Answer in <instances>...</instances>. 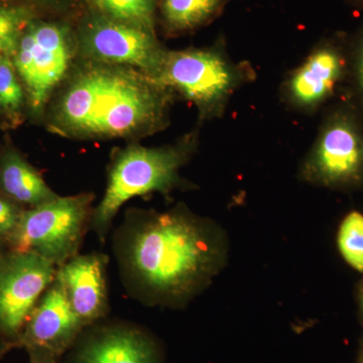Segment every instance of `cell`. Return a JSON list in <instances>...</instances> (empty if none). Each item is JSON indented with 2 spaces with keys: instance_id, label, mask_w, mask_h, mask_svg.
I'll return each instance as SVG.
<instances>
[{
  "instance_id": "cell-23",
  "label": "cell",
  "mask_w": 363,
  "mask_h": 363,
  "mask_svg": "<svg viewBox=\"0 0 363 363\" xmlns=\"http://www.w3.org/2000/svg\"><path fill=\"white\" fill-rule=\"evenodd\" d=\"M30 363H60L59 358L40 351H28Z\"/></svg>"
},
{
  "instance_id": "cell-9",
  "label": "cell",
  "mask_w": 363,
  "mask_h": 363,
  "mask_svg": "<svg viewBox=\"0 0 363 363\" xmlns=\"http://www.w3.org/2000/svg\"><path fill=\"white\" fill-rule=\"evenodd\" d=\"M56 272V266L37 253L11 252L0 257V338L11 348Z\"/></svg>"
},
{
  "instance_id": "cell-16",
  "label": "cell",
  "mask_w": 363,
  "mask_h": 363,
  "mask_svg": "<svg viewBox=\"0 0 363 363\" xmlns=\"http://www.w3.org/2000/svg\"><path fill=\"white\" fill-rule=\"evenodd\" d=\"M90 11L121 23L155 30L157 0H82Z\"/></svg>"
},
{
  "instance_id": "cell-8",
  "label": "cell",
  "mask_w": 363,
  "mask_h": 363,
  "mask_svg": "<svg viewBox=\"0 0 363 363\" xmlns=\"http://www.w3.org/2000/svg\"><path fill=\"white\" fill-rule=\"evenodd\" d=\"M78 42L99 63L130 67L154 79L167 50L155 30L105 18L90 11L79 26Z\"/></svg>"
},
{
  "instance_id": "cell-21",
  "label": "cell",
  "mask_w": 363,
  "mask_h": 363,
  "mask_svg": "<svg viewBox=\"0 0 363 363\" xmlns=\"http://www.w3.org/2000/svg\"><path fill=\"white\" fill-rule=\"evenodd\" d=\"M23 212L11 200L0 197V238L7 240L11 238Z\"/></svg>"
},
{
  "instance_id": "cell-5",
  "label": "cell",
  "mask_w": 363,
  "mask_h": 363,
  "mask_svg": "<svg viewBox=\"0 0 363 363\" xmlns=\"http://www.w3.org/2000/svg\"><path fill=\"white\" fill-rule=\"evenodd\" d=\"M93 195L58 197L21 214L7 240L11 252H33L61 267L79 255L92 220Z\"/></svg>"
},
{
  "instance_id": "cell-20",
  "label": "cell",
  "mask_w": 363,
  "mask_h": 363,
  "mask_svg": "<svg viewBox=\"0 0 363 363\" xmlns=\"http://www.w3.org/2000/svg\"><path fill=\"white\" fill-rule=\"evenodd\" d=\"M23 99L25 95L13 60L4 57L0 60V111L16 121L21 116Z\"/></svg>"
},
{
  "instance_id": "cell-27",
  "label": "cell",
  "mask_w": 363,
  "mask_h": 363,
  "mask_svg": "<svg viewBox=\"0 0 363 363\" xmlns=\"http://www.w3.org/2000/svg\"><path fill=\"white\" fill-rule=\"evenodd\" d=\"M357 363H363V344H362V350H360L359 357H358Z\"/></svg>"
},
{
  "instance_id": "cell-10",
  "label": "cell",
  "mask_w": 363,
  "mask_h": 363,
  "mask_svg": "<svg viewBox=\"0 0 363 363\" xmlns=\"http://www.w3.org/2000/svg\"><path fill=\"white\" fill-rule=\"evenodd\" d=\"M347 35L319 40L304 61L286 76L279 88L283 104L298 113H316L347 76Z\"/></svg>"
},
{
  "instance_id": "cell-13",
  "label": "cell",
  "mask_w": 363,
  "mask_h": 363,
  "mask_svg": "<svg viewBox=\"0 0 363 363\" xmlns=\"http://www.w3.org/2000/svg\"><path fill=\"white\" fill-rule=\"evenodd\" d=\"M55 279L63 286L72 309L86 327L106 316L109 302L105 255H77L57 267Z\"/></svg>"
},
{
  "instance_id": "cell-14",
  "label": "cell",
  "mask_w": 363,
  "mask_h": 363,
  "mask_svg": "<svg viewBox=\"0 0 363 363\" xmlns=\"http://www.w3.org/2000/svg\"><path fill=\"white\" fill-rule=\"evenodd\" d=\"M0 187L11 201L38 207L58 195L32 164L16 152H6L0 164Z\"/></svg>"
},
{
  "instance_id": "cell-6",
  "label": "cell",
  "mask_w": 363,
  "mask_h": 363,
  "mask_svg": "<svg viewBox=\"0 0 363 363\" xmlns=\"http://www.w3.org/2000/svg\"><path fill=\"white\" fill-rule=\"evenodd\" d=\"M298 178L328 189L363 185V121L352 105H339L324 117Z\"/></svg>"
},
{
  "instance_id": "cell-24",
  "label": "cell",
  "mask_w": 363,
  "mask_h": 363,
  "mask_svg": "<svg viewBox=\"0 0 363 363\" xmlns=\"http://www.w3.org/2000/svg\"><path fill=\"white\" fill-rule=\"evenodd\" d=\"M358 302H359L360 313H362L363 321V279L360 283L359 288H358Z\"/></svg>"
},
{
  "instance_id": "cell-4",
  "label": "cell",
  "mask_w": 363,
  "mask_h": 363,
  "mask_svg": "<svg viewBox=\"0 0 363 363\" xmlns=\"http://www.w3.org/2000/svg\"><path fill=\"white\" fill-rule=\"evenodd\" d=\"M255 79L252 65L231 59L219 40L212 47L167 50L154 80L192 102L201 121H213L223 117L234 94Z\"/></svg>"
},
{
  "instance_id": "cell-26",
  "label": "cell",
  "mask_w": 363,
  "mask_h": 363,
  "mask_svg": "<svg viewBox=\"0 0 363 363\" xmlns=\"http://www.w3.org/2000/svg\"><path fill=\"white\" fill-rule=\"evenodd\" d=\"M348 4H351L354 9L363 11V0H347Z\"/></svg>"
},
{
  "instance_id": "cell-7",
  "label": "cell",
  "mask_w": 363,
  "mask_h": 363,
  "mask_svg": "<svg viewBox=\"0 0 363 363\" xmlns=\"http://www.w3.org/2000/svg\"><path fill=\"white\" fill-rule=\"evenodd\" d=\"M75 45L76 35L65 23L33 18L26 26L13 62L35 111L44 107L65 76Z\"/></svg>"
},
{
  "instance_id": "cell-11",
  "label": "cell",
  "mask_w": 363,
  "mask_h": 363,
  "mask_svg": "<svg viewBox=\"0 0 363 363\" xmlns=\"http://www.w3.org/2000/svg\"><path fill=\"white\" fill-rule=\"evenodd\" d=\"M98 323L86 327L66 363H164L159 343L145 329L121 322Z\"/></svg>"
},
{
  "instance_id": "cell-29",
  "label": "cell",
  "mask_w": 363,
  "mask_h": 363,
  "mask_svg": "<svg viewBox=\"0 0 363 363\" xmlns=\"http://www.w3.org/2000/svg\"><path fill=\"white\" fill-rule=\"evenodd\" d=\"M0 257H1V255H0Z\"/></svg>"
},
{
  "instance_id": "cell-25",
  "label": "cell",
  "mask_w": 363,
  "mask_h": 363,
  "mask_svg": "<svg viewBox=\"0 0 363 363\" xmlns=\"http://www.w3.org/2000/svg\"><path fill=\"white\" fill-rule=\"evenodd\" d=\"M11 350V345L6 342L4 339L0 338V357L6 352L7 350Z\"/></svg>"
},
{
  "instance_id": "cell-28",
  "label": "cell",
  "mask_w": 363,
  "mask_h": 363,
  "mask_svg": "<svg viewBox=\"0 0 363 363\" xmlns=\"http://www.w3.org/2000/svg\"><path fill=\"white\" fill-rule=\"evenodd\" d=\"M4 54H2L1 51H0V60H1L2 58H4Z\"/></svg>"
},
{
  "instance_id": "cell-1",
  "label": "cell",
  "mask_w": 363,
  "mask_h": 363,
  "mask_svg": "<svg viewBox=\"0 0 363 363\" xmlns=\"http://www.w3.org/2000/svg\"><path fill=\"white\" fill-rule=\"evenodd\" d=\"M113 250L124 286L135 300L181 308L225 267L228 240L216 222L178 205L130 212L114 233Z\"/></svg>"
},
{
  "instance_id": "cell-17",
  "label": "cell",
  "mask_w": 363,
  "mask_h": 363,
  "mask_svg": "<svg viewBox=\"0 0 363 363\" xmlns=\"http://www.w3.org/2000/svg\"><path fill=\"white\" fill-rule=\"evenodd\" d=\"M337 245L344 260L355 271L363 272V215H346L339 227Z\"/></svg>"
},
{
  "instance_id": "cell-3",
  "label": "cell",
  "mask_w": 363,
  "mask_h": 363,
  "mask_svg": "<svg viewBox=\"0 0 363 363\" xmlns=\"http://www.w3.org/2000/svg\"><path fill=\"white\" fill-rule=\"evenodd\" d=\"M197 135H187L176 145L160 147L131 145L119 150L112 160L104 198L93 209L91 227L104 241L121 208L138 196L152 193L168 195L186 187L181 169L191 159Z\"/></svg>"
},
{
  "instance_id": "cell-19",
  "label": "cell",
  "mask_w": 363,
  "mask_h": 363,
  "mask_svg": "<svg viewBox=\"0 0 363 363\" xmlns=\"http://www.w3.org/2000/svg\"><path fill=\"white\" fill-rule=\"evenodd\" d=\"M347 76L352 105L363 121V26L347 35Z\"/></svg>"
},
{
  "instance_id": "cell-2",
  "label": "cell",
  "mask_w": 363,
  "mask_h": 363,
  "mask_svg": "<svg viewBox=\"0 0 363 363\" xmlns=\"http://www.w3.org/2000/svg\"><path fill=\"white\" fill-rule=\"evenodd\" d=\"M173 95L135 69L97 62L74 74L55 105L52 128L78 138L152 135L168 123Z\"/></svg>"
},
{
  "instance_id": "cell-12",
  "label": "cell",
  "mask_w": 363,
  "mask_h": 363,
  "mask_svg": "<svg viewBox=\"0 0 363 363\" xmlns=\"http://www.w3.org/2000/svg\"><path fill=\"white\" fill-rule=\"evenodd\" d=\"M85 328L63 286L54 279L33 310L16 347L60 358L72 350Z\"/></svg>"
},
{
  "instance_id": "cell-15",
  "label": "cell",
  "mask_w": 363,
  "mask_h": 363,
  "mask_svg": "<svg viewBox=\"0 0 363 363\" xmlns=\"http://www.w3.org/2000/svg\"><path fill=\"white\" fill-rule=\"evenodd\" d=\"M228 0H161L162 26L169 35L193 32L216 20Z\"/></svg>"
},
{
  "instance_id": "cell-18",
  "label": "cell",
  "mask_w": 363,
  "mask_h": 363,
  "mask_svg": "<svg viewBox=\"0 0 363 363\" xmlns=\"http://www.w3.org/2000/svg\"><path fill=\"white\" fill-rule=\"evenodd\" d=\"M33 20L32 13L26 7L0 6V51L4 57L13 58L21 35Z\"/></svg>"
},
{
  "instance_id": "cell-22",
  "label": "cell",
  "mask_w": 363,
  "mask_h": 363,
  "mask_svg": "<svg viewBox=\"0 0 363 363\" xmlns=\"http://www.w3.org/2000/svg\"><path fill=\"white\" fill-rule=\"evenodd\" d=\"M9 1L21 2V4L40 7V9L60 13H66V11L74 9L80 0H9Z\"/></svg>"
}]
</instances>
